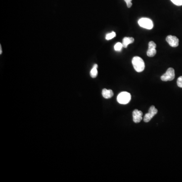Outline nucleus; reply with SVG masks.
I'll list each match as a JSON object with an SVG mask.
<instances>
[{
	"label": "nucleus",
	"instance_id": "obj_1",
	"mask_svg": "<svg viewBox=\"0 0 182 182\" xmlns=\"http://www.w3.org/2000/svg\"><path fill=\"white\" fill-rule=\"evenodd\" d=\"M132 64L135 70L138 72H142L145 67L144 60L138 56H135L133 58Z\"/></svg>",
	"mask_w": 182,
	"mask_h": 182
},
{
	"label": "nucleus",
	"instance_id": "obj_2",
	"mask_svg": "<svg viewBox=\"0 0 182 182\" xmlns=\"http://www.w3.org/2000/svg\"><path fill=\"white\" fill-rule=\"evenodd\" d=\"M131 100L130 94L127 92H122L117 96V101L121 104H127L129 103Z\"/></svg>",
	"mask_w": 182,
	"mask_h": 182
},
{
	"label": "nucleus",
	"instance_id": "obj_3",
	"mask_svg": "<svg viewBox=\"0 0 182 182\" xmlns=\"http://www.w3.org/2000/svg\"><path fill=\"white\" fill-rule=\"evenodd\" d=\"M175 73L174 69L170 67L167 69L165 74L161 77V80L164 82L167 81H171L175 79Z\"/></svg>",
	"mask_w": 182,
	"mask_h": 182
},
{
	"label": "nucleus",
	"instance_id": "obj_4",
	"mask_svg": "<svg viewBox=\"0 0 182 182\" xmlns=\"http://www.w3.org/2000/svg\"><path fill=\"white\" fill-rule=\"evenodd\" d=\"M138 24L141 27L147 29H151L153 27V23L150 19L142 18L138 21Z\"/></svg>",
	"mask_w": 182,
	"mask_h": 182
},
{
	"label": "nucleus",
	"instance_id": "obj_5",
	"mask_svg": "<svg viewBox=\"0 0 182 182\" xmlns=\"http://www.w3.org/2000/svg\"><path fill=\"white\" fill-rule=\"evenodd\" d=\"M158 110L154 106H151L149 108L148 113L146 114L144 117V122H148L150 121L151 119L157 113Z\"/></svg>",
	"mask_w": 182,
	"mask_h": 182
},
{
	"label": "nucleus",
	"instance_id": "obj_6",
	"mask_svg": "<svg viewBox=\"0 0 182 182\" xmlns=\"http://www.w3.org/2000/svg\"><path fill=\"white\" fill-rule=\"evenodd\" d=\"M148 50H147V55L148 57H154L156 54V44L153 41H150L149 43Z\"/></svg>",
	"mask_w": 182,
	"mask_h": 182
},
{
	"label": "nucleus",
	"instance_id": "obj_7",
	"mask_svg": "<svg viewBox=\"0 0 182 182\" xmlns=\"http://www.w3.org/2000/svg\"><path fill=\"white\" fill-rule=\"evenodd\" d=\"M166 41L172 47H177L179 46V40L177 37L169 35L166 38Z\"/></svg>",
	"mask_w": 182,
	"mask_h": 182
},
{
	"label": "nucleus",
	"instance_id": "obj_8",
	"mask_svg": "<svg viewBox=\"0 0 182 182\" xmlns=\"http://www.w3.org/2000/svg\"><path fill=\"white\" fill-rule=\"evenodd\" d=\"M143 116V112L141 111L135 109L133 112V121L135 123H139L140 122L142 119Z\"/></svg>",
	"mask_w": 182,
	"mask_h": 182
},
{
	"label": "nucleus",
	"instance_id": "obj_9",
	"mask_svg": "<svg viewBox=\"0 0 182 182\" xmlns=\"http://www.w3.org/2000/svg\"><path fill=\"white\" fill-rule=\"evenodd\" d=\"M134 42V38L132 37H125L122 40V46L124 48H127L129 44L133 43Z\"/></svg>",
	"mask_w": 182,
	"mask_h": 182
},
{
	"label": "nucleus",
	"instance_id": "obj_10",
	"mask_svg": "<svg viewBox=\"0 0 182 182\" xmlns=\"http://www.w3.org/2000/svg\"><path fill=\"white\" fill-rule=\"evenodd\" d=\"M102 96L105 99H110L113 96V92L111 90L104 89L102 90Z\"/></svg>",
	"mask_w": 182,
	"mask_h": 182
},
{
	"label": "nucleus",
	"instance_id": "obj_11",
	"mask_svg": "<svg viewBox=\"0 0 182 182\" xmlns=\"http://www.w3.org/2000/svg\"><path fill=\"white\" fill-rule=\"evenodd\" d=\"M97 68H98V65L95 64L94 65L93 67L91 70L90 75L92 78H95L97 77V75H98Z\"/></svg>",
	"mask_w": 182,
	"mask_h": 182
},
{
	"label": "nucleus",
	"instance_id": "obj_12",
	"mask_svg": "<svg viewBox=\"0 0 182 182\" xmlns=\"http://www.w3.org/2000/svg\"><path fill=\"white\" fill-rule=\"evenodd\" d=\"M123 46H122V43H117L115 44L114 46V50L116 51H120L122 49Z\"/></svg>",
	"mask_w": 182,
	"mask_h": 182
},
{
	"label": "nucleus",
	"instance_id": "obj_13",
	"mask_svg": "<svg viewBox=\"0 0 182 182\" xmlns=\"http://www.w3.org/2000/svg\"><path fill=\"white\" fill-rule=\"evenodd\" d=\"M116 36V34L115 32H110L109 34H107L106 35V40H111L112 38H114Z\"/></svg>",
	"mask_w": 182,
	"mask_h": 182
},
{
	"label": "nucleus",
	"instance_id": "obj_14",
	"mask_svg": "<svg viewBox=\"0 0 182 182\" xmlns=\"http://www.w3.org/2000/svg\"><path fill=\"white\" fill-rule=\"evenodd\" d=\"M175 5L180 6L182 5V0H170Z\"/></svg>",
	"mask_w": 182,
	"mask_h": 182
},
{
	"label": "nucleus",
	"instance_id": "obj_15",
	"mask_svg": "<svg viewBox=\"0 0 182 182\" xmlns=\"http://www.w3.org/2000/svg\"><path fill=\"white\" fill-rule=\"evenodd\" d=\"M177 85L178 87L182 88V76H181L178 79Z\"/></svg>",
	"mask_w": 182,
	"mask_h": 182
},
{
	"label": "nucleus",
	"instance_id": "obj_16",
	"mask_svg": "<svg viewBox=\"0 0 182 182\" xmlns=\"http://www.w3.org/2000/svg\"><path fill=\"white\" fill-rule=\"evenodd\" d=\"M125 1V3H127V6L128 8H130L132 6V0H124Z\"/></svg>",
	"mask_w": 182,
	"mask_h": 182
},
{
	"label": "nucleus",
	"instance_id": "obj_17",
	"mask_svg": "<svg viewBox=\"0 0 182 182\" xmlns=\"http://www.w3.org/2000/svg\"><path fill=\"white\" fill-rule=\"evenodd\" d=\"M0 51H1L0 54H2V48H1V46L0 47Z\"/></svg>",
	"mask_w": 182,
	"mask_h": 182
}]
</instances>
